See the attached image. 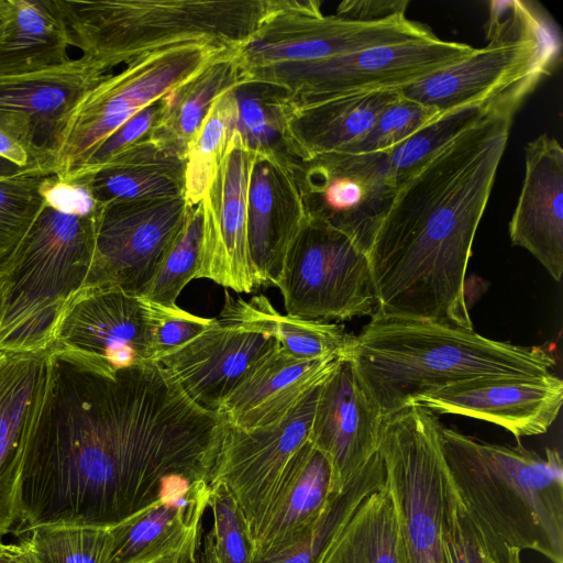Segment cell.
<instances>
[{"mask_svg":"<svg viewBox=\"0 0 563 563\" xmlns=\"http://www.w3.org/2000/svg\"><path fill=\"white\" fill-rule=\"evenodd\" d=\"M55 373L51 349L0 351V534L13 531L26 454Z\"/></svg>","mask_w":563,"mask_h":563,"instance_id":"d6986e66","label":"cell"},{"mask_svg":"<svg viewBox=\"0 0 563 563\" xmlns=\"http://www.w3.org/2000/svg\"><path fill=\"white\" fill-rule=\"evenodd\" d=\"M399 95V90H380L284 111L289 155L302 164L340 152L361 140Z\"/></svg>","mask_w":563,"mask_h":563,"instance_id":"83f0119b","label":"cell"},{"mask_svg":"<svg viewBox=\"0 0 563 563\" xmlns=\"http://www.w3.org/2000/svg\"><path fill=\"white\" fill-rule=\"evenodd\" d=\"M1 286H2V282H1V278H0V296H1Z\"/></svg>","mask_w":563,"mask_h":563,"instance_id":"db71d44e","label":"cell"},{"mask_svg":"<svg viewBox=\"0 0 563 563\" xmlns=\"http://www.w3.org/2000/svg\"><path fill=\"white\" fill-rule=\"evenodd\" d=\"M210 482L200 481L165 496L108 528L104 563H147L167 553L196 547L209 507Z\"/></svg>","mask_w":563,"mask_h":563,"instance_id":"4316f807","label":"cell"},{"mask_svg":"<svg viewBox=\"0 0 563 563\" xmlns=\"http://www.w3.org/2000/svg\"><path fill=\"white\" fill-rule=\"evenodd\" d=\"M461 515L470 563H522L521 551L507 545L462 499Z\"/></svg>","mask_w":563,"mask_h":563,"instance_id":"ee69618b","label":"cell"},{"mask_svg":"<svg viewBox=\"0 0 563 563\" xmlns=\"http://www.w3.org/2000/svg\"><path fill=\"white\" fill-rule=\"evenodd\" d=\"M349 357L383 416L451 384L538 377L556 364L540 346L496 341L448 323L376 314L354 336Z\"/></svg>","mask_w":563,"mask_h":563,"instance_id":"3957f363","label":"cell"},{"mask_svg":"<svg viewBox=\"0 0 563 563\" xmlns=\"http://www.w3.org/2000/svg\"><path fill=\"white\" fill-rule=\"evenodd\" d=\"M52 174L30 168L0 179V268L14 253L44 206L43 185Z\"/></svg>","mask_w":563,"mask_h":563,"instance_id":"f35d334b","label":"cell"},{"mask_svg":"<svg viewBox=\"0 0 563 563\" xmlns=\"http://www.w3.org/2000/svg\"><path fill=\"white\" fill-rule=\"evenodd\" d=\"M217 319L222 324L273 336L282 349L298 358L345 356L354 340L340 324L282 314L265 296L245 300L225 292Z\"/></svg>","mask_w":563,"mask_h":563,"instance_id":"f546056e","label":"cell"},{"mask_svg":"<svg viewBox=\"0 0 563 563\" xmlns=\"http://www.w3.org/2000/svg\"><path fill=\"white\" fill-rule=\"evenodd\" d=\"M267 334L216 322L158 363L198 407L221 412L228 396L250 368L278 346Z\"/></svg>","mask_w":563,"mask_h":563,"instance_id":"603a6c76","label":"cell"},{"mask_svg":"<svg viewBox=\"0 0 563 563\" xmlns=\"http://www.w3.org/2000/svg\"><path fill=\"white\" fill-rule=\"evenodd\" d=\"M320 563H399L398 516L387 478L360 504Z\"/></svg>","mask_w":563,"mask_h":563,"instance_id":"d6a6232c","label":"cell"},{"mask_svg":"<svg viewBox=\"0 0 563 563\" xmlns=\"http://www.w3.org/2000/svg\"><path fill=\"white\" fill-rule=\"evenodd\" d=\"M345 356L298 358L278 345L250 368L224 400L221 413L230 426L240 429L277 423Z\"/></svg>","mask_w":563,"mask_h":563,"instance_id":"484cf974","label":"cell"},{"mask_svg":"<svg viewBox=\"0 0 563 563\" xmlns=\"http://www.w3.org/2000/svg\"><path fill=\"white\" fill-rule=\"evenodd\" d=\"M488 44L456 64L399 90L400 95L443 113L487 102L526 79L553 73L561 60V41L537 3L511 0L486 25Z\"/></svg>","mask_w":563,"mask_h":563,"instance_id":"52a82bcc","label":"cell"},{"mask_svg":"<svg viewBox=\"0 0 563 563\" xmlns=\"http://www.w3.org/2000/svg\"><path fill=\"white\" fill-rule=\"evenodd\" d=\"M320 386L277 423L255 429L225 424L210 484L229 488L250 537L288 462L309 439Z\"/></svg>","mask_w":563,"mask_h":563,"instance_id":"e0dca14e","label":"cell"},{"mask_svg":"<svg viewBox=\"0 0 563 563\" xmlns=\"http://www.w3.org/2000/svg\"><path fill=\"white\" fill-rule=\"evenodd\" d=\"M49 349L107 376L153 363L148 301L119 288L84 287L62 313Z\"/></svg>","mask_w":563,"mask_h":563,"instance_id":"4fadbf2b","label":"cell"},{"mask_svg":"<svg viewBox=\"0 0 563 563\" xmlns=\"http://www.w3.org/2000/svg\"><path fill=\"white\" fill-rule=\"evenodd\" d=\"M242 80L236 49L228 52L159 99L148 135L186 159L187 146L214 101Z\"/></svg>","mask_w":563,"mask_h":563,"instance_id":"1f68e13d","label":"cell"},{"mask_svg":"<svg viewBox=\"0 0 563 563\" xmlns=\"http://www.w3.org/2000/svg\"><path fill=\"white\" fill-rule=\"evenodd\" d=\"M439 439L449 475L468 509L507 545L563 563L560 452L488 443L442 423Z\"/></svg>","mask_w":563,"mask_h":563,"instance_id":"277c9868","label":"cell"},{"mask_svg":"<svg viewBox=\"0 0 563 563\" xmlns=\"http://www.w3.org/2000/svg\"><path fill=\"white\" fill-rule=\"evenodd\" d=\"M440 424L434 412L417 404L382 419L378 451L398 516L399 563H445Z\"/></svg>","mask_w":563,"mask_h":563,"instance_id":"30bf717a","label":"cell"},{"mask_svg":"<svg viewBox=\"0 0 563 563\" xmlns=\"http://www.w3.org/2000/svg\"><path fill=\"white\" fill-rule=\"evenodd\" d=\"M231 90L210 107L187 146L184 198L190 207L202 200L233 129L234 100Z\"/></svg>","mask_w":563,"mask_h":563,"instance_id":"8d00e7d4","label":"cell"},{"mask_svg":"<svg viewBox=\"0 0 563 563\" xmlns=\"http://www.w3.org/2000/svg\"><path fill=\"white\" fill-rule=\"evenodd\" d=\"M386 483L384 459L377 451L329 501L316 526L299 541L253 563H320L332 539L360 504Z\"/></svg>","mask_w":563,"mask_h":563,"instance_id":"836d02e7","label":"cell"},{"mask_svg":"<svg viewBox=\"0 0 563 563\" xmlns=\"http://www.w3.org/2000/svg\"><path fill=\"white\" fill-rule=\"evenodd\" d=\"M275 286L291 317L325 322L373 317L376 310L367 254L311 217L292 241Z\"/></svg>","mask_w":563,"mask_h":563,"instance_id":"7c38bea8","label":"cell"},{"mask_svg":"<svg viewBox=\"0 0 563 563\" xmlns=\"http://www.w3.org/2000/svg\"><path fill=\"white\" fill-rule=\"evenodd\" d=\"M407 0H349L341 2L335 14L353 21L378 22L406 13Z\"/></svg>","mask_w":563,"mask_h":563,"instance_id":"bcb514c9","label":"cell"},{"mask_svg":"<svg viewBox=\"0 0 563 563\" xmlns=\"http://www.w3.org/2000/svg\"><path fill=\"white\" fill-rule=\"evenodd\" d=\"M0 563H35L23 543H4L0 539Z\"/></svg>","mask_w":563,"mask_h":563,"instance_id":"681fc988","label":"cell"},{"mask_svg":"<svg viewBox=\"0 0 563 563\" xmlns=\"http://www.w3.org/2000/svg\"><path fill=\"white\" fill-rule=\"evenodd\" d=\"M69 46L106 71L184 43L236 49L257 30L267 0H55Z\"/></svg>","mask_w":563,"mask_h":563,"instance_id":"5b68a950","label":"cell"},{"mask_svg":"<svg viewBox=\"0 0 563 563\" xmlns=\"http://www.w3.org/2000/svg\"><path fill=\"white\" fill-rule=\"evenodd\" d=\"M148 305L153 320L155 362L183 347L216 322V318L195 316L178 306L165 307L152 301Z\"/></svg>","mask_w":563,"mask_h":563,"instance_id":"7bdbcfd3","label":"cell"},{"mask_svg":"<svg viewBox=\"0 0 563 563\" xmlns=\"http://www.w3.org/2000/svg\"><path fill=\"white\" fill-rule=\"evenodd\" d=\"M202 212L200 203L189 207L185 222L152 279L144 299L175 307L185 286L197 278L200 264Z\"/></svg>","mask_w":563,"mask_h":563,"instance_id":"ab89813d","label":"cell"},{"mask_svg":"<svg viewBox=\"0 0 563 563\" xmlns=\"http://www.w3.org/2000/svg\"><path fill=\"white\" fill-rule=\"evenodd\" d=\"M437 36L428 26L397 15L360 22L325 15L314 0H267L255 33L236 48L241 70L296 65L366 48Z\"/></svg>","mask_w":563,"mask_h":563,"instance_id":"8fae6325","label":"cell"},{"mask_svg":"<svg viewBox=\"0 0 563 563\" xmlns=\"http://www.w3.org/2000/svg\"><path fill=\"white\" fill-rule=\"evenodd\" d=\"M12 20L0 43V76L40 71L70 59L55 0H10Z\"/></svg>","mask_w":563,"mask_h":563,"instance_id":"4dcf8cb0","label":"cell"},{"mask_svg":"<svg viewBox=\"0 0 563 563\" xmlns=\"http://www.w3.org/2000/svg\"><path fill=\"white\" fill-rule=\"evenodd\" d=\"M161 107V101L158 100L141 110L121 125L95 150L71 180L97 170L115 153L145 136L158 118Z\"/></svg>","mask_w":563,"mask_h":563,"instance_id":"f6af8a7d","label":"cell"},{"mask_svg":"<svg viewBox=\"0 0 563 563\" xmlns=\"http://www.w3.org/2000/svg\"><path fill=\"white\" fill-rule=\"evenodd\" d=\"M0 157L21 167H35L24 148L2 131H0Z\"/></svg>","mask_w":563,"mask_h":563,"instance_id":"7dc6e473","label":"cell"},{"mask_svg":"<svg viewBox=\"0 0 563 563\" xmlns=\"http://www.w3.org/2000/svg\"><path fill=\"white\" fill-rule=\"evenodd\" d=\"M106 74L81 55L40 71L0 76V131L24 148L35 167L55 175L69 114Z\"/></svg>","mask_w":563,"mask_h":563,"instance_id":"9a60e30c","label":"cell"},{"mask_svg":"<svg viewBox=\"0 0 563 563\" xmlns=\"http://www.w3.org/2000/svg\"><path fill=\"white\" fill-rule=\"evenodd\" d=\"M563 401L562 379L549 373L530 378L479 377L441 387L412 404L434 413H454L498 424L516 439L545 433Z\"/></svg>","mask_w":563,"mask_h":563,"instance_id":"44dd1931","label":"cell"},{"mask_svg":"<svg viewBox=\"0 0 563 563\" xmlns=\"http://www.w3.org/2000/svg\"><path fill=\"white\" fill-rule=\"evenodd\" d=\"M301 165L279 152H254L246 200L247 243L258 286L276 284L308 219Z\"/></svg>","mask_w":563,"mask_h":563,"instance_id":"ffe728a7","label":"cell"},{"mask_svg":"<svg viewBox=\"0 0 563 563\" xmlns=\"http://www.w3.org/2000/svg\"><path fill=\"white\" fill-rule=\"evenodd\" d=\"M30 168L35 167H21L2 157H0V179H4L18 174H21ZM38 169V168H37Z\"/></svg>","mask_w":563,"mask_h":563,"instance_id":"f5cc1de1","label":"cell"},{"mask_svg":"<svg viewBox=\"0 0 563 563\" xmlns=\"http://www.w3.org/2000/svg\"><path fill=\"white\" fill-rule=\"evenodd\" d=\"M522 80L397 187L368 250L376 316L473 329L465 298L472 245L514 117L536 89Z\"/></svg>","mask_w":563,"mask_h":563,"instance_id":"7a4b0ae2","label":"cell"},{"mask_svg":"<svg viewBox=\"0 0 563 563\" xmlns=\"http://www.w3.org/2000/svg\"><path fill=\"white\" fill-rule=\"evenodd\" d=\"M382 419L349 355L343 357L320 386L308 439L329 459L336 493L378 451Z\"/></svg>","mask_w":563,"mask_h":563,"instance_id":"7402d4cb","label":"cell"},{"mask_svg":"<svg viewBox=\"0 0 563 563\" xmlns=\"http://www.w3.org/2000/svg\"><path fill=\"white\" fill-rule=\"evenodd\" d=\"M96 206L95 254L85 287H113L142 297L190 206L184 196Z\"/></svg>","mask_w":563,"mask_h":563,"instance_id":"5bb4252c","label":"cell"},{"mask_svg":"<svg viewBox=\"0 0 563 563\" xmlns=\"http://www.w3.org/2000/svg\"><path fill=\"white\" fill-rule=\"evenodd\" d=\"M335 494L329 459L308 440L288 462L251 533L253 560L274 554L302 539Z\"/></svg>","mask_w":563,"mask_h":563,"instance_id":"d4e9b609","label":"cell"},{"mask_svg":"<svg viewBox=\"0 0 563 563\" xmlns=\"http://www.w3.org/2000/svg\"><path fill=\"white\" fill-rule=\"evenodd\" d=\"M512 244L529 251L556 282L563 273V148L543 133L525 148V175L509 222Z\"/></svg>","mask_w":563,"mask_h":563,"instance_id":"cb8c5ba5","label":"cell"},{"mask_svg":"<svg viewBox=\"0 0 563 563\" xmlns=\"http://www.w3.org/2000/svg\"><path fill=\"white\" fill-rule=\"evenodd\" d=\"M494 99L440 113L388 151L389 174L395 185L398 187L411 177L464 130L476 122L487 111Z\"/></svg>","mask_w":563,"mask_h":563,"instance_id":"e575fe53","label":"cell"},{"mask_svg":"<svg viewBox=\"0 0 563 563\" xmlns=\"http://www.w3.org/2000/svg\"><path fill=\"white\" fill-rule=\"evenodd\" d=\"M95 240L96 210L79 214L44 200L0 268V351L49 349L62 313L85 287Z\"/></svg>","mask_w":563,"mask_h":563,"instance_id":"8992f818","label":"cell"},{"mask_svg":"<svg viewBox=\"0 0 563 563\" xmlns=\"http://www.w3.org/2000/svg\"><path fill=\"white\" fill-rule=\"evenodd\" d=\"M224 428L158 362L107 376L55 355L13 532L110 528L189 482H211Z\"/></svg>","mask_w":563,"mask_h":563,"instance_id":"6da1fadb","label":"cell"},{"mask_svg":"<svg viewBox=\"0 0 563 563\" xmlns=\"http://www.w3.org/2000/svg\"><path fill=\"white\" fill-rule=\"evenodd\" d=\"M231 51L209 43H184L144 54L120 71L106 74L69 114L55 176L71 180L95 150L133 115Z\"/></svg>","mask_w":563,"mask_h":563,"instance_id":"9c48e42d","label":"cell"},{"mask_svg":"<svg viewBox=\"0 0 563 563\" xmlns=\"http://www.w3.org/2000/svg\"><path fill=\"white\" fill-rule=\"evenodd\" d=\"M185 158L148 133L80 178L96 205L184 196ZM75 180V179H74Z\"/></svg>","mask_w":563,"mask_h":563,"instance_id":"f1b7e54d","label":"cell"},{"mask_svg":"<svg viewBox=\"0 0 563 563\" xmlns=\"http://www.w3.org/2000/svg\"><path fill=\"white\" fill-rule=\"evenodd\" d=\"M209 507L219 563H253L252 539L245 518L224 484H210Z\"/></svg>","mask_w":563,"mask_h":563,"instance_id":"b9f144b4","label":"cell"},{"mask_svg":"<svg viewBox=\"0 0 563 563\" xmlns=\"http://www.w3.org/2000/svg\"><path fill=\"white\" fill-rule=\"evenodd\" d=\"M300 165L308 216L342 232L367 254L397 190L387 152H334Z\"/></svg>","mask_w":563,"mask_h":563,"instance_id":"2e32d148","label":"cell"},{"mask_svg":"<svg viewBox=\"0 0 563 563\" xmlns=\"http://www.w3.org/2000/svg\"><path fill=\"white\" fill-rule=\"evenodd\" d=\"M198 544V543H197ZM197 547V545H196ZM196 547L186 548L162 555L147 563H186L192 555Z\"/></svg>","mask_w":563,"mask_h":563,"instance_id":"f907efd6","label":"cell"},{"mask_svg":"<svg viewBox=\"0 0 563 563\" xmlns=\"http://www.w3.org/2000/svg\"><path fill=\"white\" fill-rule=\"evenodd\" d=\"M35 563H104L108 528L77 525H43L21 536Z\"/></svg>","mask_w":563,"mask_h":563,"instance_id":"74e56055","label":"cell"},{"mask_svg":"<svg viewBox=\"0 0 563 563\" xmlns=\"http://www.w3.org/2000/svg\"><path fill=\"white\" fill-rule=\"evenodd\" d=\"M439 114L434 109L399 95L379 113L371 130L361 140L340 152L350 154L388 152Z\"/></svg>","mask_w":563,"mask_h":563,"instance_id":"60d3db41","label":"cell"},{"mask_svg":"<svg viewBox=\"0 0 563 563\" xmlns=\"http://www.w3.org/2000/svg\"><path fill=\"white\" fill-rule=\"evenodd\" d=\"M253 157L254 151L232 129L199 202L202 238L197 278H207L235 292L246 294L260 287L250 256L246 223Z\"/></svg>","mask_w":563,"mask_h":563,"instance_id":"ac0fdd59","label":"cell"},{"mask_svg":"<svg viewBox=\"0 0 563 563\" xmlns=\"http://www.w3.org/2000/svg\"><path fill=\"white\" fill-rule=\"evenodd\" d=\"M233 130L254 152L288 154L285 113L278 92L269 86L240 81L232 90Z\"/></svg>","mask_w":563,"mask_h":563,"instance_id":"d590c367","label":"cell"},{"mask_svg":"<svg viewBox=\"0 0 563 563\" xmlns=\"http://www.w3.org/2000/svg\"><path fill=\"white\" fill-rule=\"evenodd\" d=\"M186 563H219L212 530L202 532L201 538Z\"/></svg>","mask_w":563,"mask_h":563,"instance_id":"c3c4849f","label":"cell"},{"mask_svg":"<svg viewBox=\"0 0 563 563\" xmlns=\"http://www.w3.org/2000/svg\"><path fill=\"white\" fill-rule=\"evenodd\" d=\"M12 20V7L10 0H0V43L7 35Z\"/></svg>","mask_w":563,"mask_h":563,"instance_id":"816d5d0a","label":"cell"},{"mask_svg":"<svg viewBox=\"0 0 563 563\" xmlns=\"http://www.w3.org/2000/svg\"><path fill=\"white\" fill-rule=\"evenodd\" d=\"M474 49L434 36L312 63L250 68L241 70V76L242 81L274 88L286 112L352 95L400 90L456 64Z\"/></svg>","mask_w":563,"mask_h":563,"instance_id":"ba28073f","label":"cell"}]
</instances>
